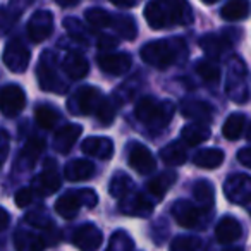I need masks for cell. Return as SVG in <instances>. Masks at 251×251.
<instances>
[{
	"instance_id": "f907efd6",
	"label": "cell",
	"mask_w": 251,
	"mask_h": 251,
	"mask_svg": "<svg viewBox=\"0 0 251 251\" xmlns=\"http://www.w3.org/2000/svg\"><path fill=\"white\" fill-rule=\"evenodd\" d=\"M33 2H36V0H11V4H9V5H11L14 11H18V12H21V14H23V11H25V9H28Z\"/></svg>"
},
{
	"instance_id": "9c48e42d",
	"label": "cell",
	"mask_w": 251,
	"mask_h": 251,
	"mask_svg": "<svg viewBox=\"0 0 251 251\" xmlns=\"http://www.w3.org/2000/svg\"><path fill=\"white\" fill-rule=\"evenodd\" d=\"M26 105L25 90L18 84L0 86V112L5 117H16L23 112Z\"/></svg>"
},
{
	"instance_id": "9a60e30c",
	"label": "cell",
	"mask_w": 251,
	"mask_h": 251,
	"mask_svg": "<svg viewBox=\"0 0 251 251\" xmlns=\"http://www.w3.org/2000/svg\"><path fill=\"white\" fill-rule=\"evenodd\" d=\"M73 241L79 251H97L101 246L103 234L95 224H84L74 232Z\"/></svg>"
},
{
	"instance_id": "6da1fadb",
	"label": "cell",
	"mask_w": 251,
	"mask_h": 251,
	"mask_svg": "<svg viewBox=\"0 0 251 251\" xmlns=\"http://www.w3.org/2000/svg\"><path fill=\"white\" fill-rule=\"evenodd\" d=\"M145 19L153 29L188 26L193 23V11L188 0H151L145 7Z\"/></svg>"
},
{
	"instance_id": "f6af8a7d",
	"label": "cell",
	"mask_w": 251,
	"mask_h": 251,
	"mask_svg": "<svg viewBox=\"0 0 251 251\" xmlns=\"http://www.w3.org/2000/svg\"><path fill=\"white\" fill-rule=\"evenodd\" d=\"M33 196H35V191H33L31 188H21L18 193H16L14 201L19 208H25V206H28L29 203L33 201Z\"/></svg>"
},
{
	"instance_id": "8d00e7d4",
	"label": "cell",
	"mask_w": 251,
	"mask_h": 251,
	"mask_svg": "<svg viewBox=\"0 0 251 251\" xmlns=\"http://www.w3.org/2000/svg\"><path fill=\"white\" fill-rule=\"evenodd\" d=\"M193 196H195L196 203H200V206L208 208V205L213 203V184L205 181V179H201L193 188Z\"/></svg>"
},
{
	"instance_id": "bcb514c9",
	"label": "cell",
	"mask_w": 251,
	"mask_h": 251,
	"mask_svg": "<svg viewBox=\"0 0 251 251\" xmlns=\"http://www.w3.org/2000/svg\"><path fill=\"white\" fill-rule=\"evenodd\" d=\"M26 220H28L29 224H33L35 227H42V229L43 227H52V220H50L42 210H38V212H35V213H29V215L26 217Z\"/></svg>"
},
{
	"instance_id": "8fae6325",
	"label": "cell",
	"mask_w": 251,
	"mask_h": 251,
	"mask_svg": "<svg viewBox=\"0 0 251 251\" xmlns=\"http://www.w3.org/2000/svg\"><path fill=\"white\" fill-rule=\"evenodd\" d=\"M59 188H60V177L55 169V162H53L52 158H49L43 172L36 176L35 181H33L31 189L42 196H50L55 191H59Z\"/></svg>"
},
{
	"instance_id": "7bdbcfd3",
	"label": "cell",
	"mask_w": 251,
	"mask_h": 251,
	"mask_svg": "<svg viewBox=\"0 0 251 251\" xmlns=\"http://www.w3.org/2000/svg\"><path fill=\"white\" fill-rule=\"evenodd\" d=\"M200 241L191 236H177L171 243V251H196Z\"/></svg>"
},
{
	"instance_id": "836d02e7",
	"label": "cell",
	"mask_w": 251,
	"mask_h": 251,
	"mask_svg": "<svg viewBox=\"0 0 251 251\" xmlns=\"http://www.w3.org/2000/svg\"><path fill=\"white\" fill-rule=\"evenodd\" d=\"M112 28L117 29V33L124 40H134L138 36V26L131 16H114V21H112Z\"/></svg>"
},
{
	"instance_id": "ba28073f",
	"label": "cell",
	"mask_w": 251,
	"mask_h": 251,
	"mask_svg": "<svg viewBox=\"0 0 251 251\" xmlns=\"http://www.w3.org/2000/svg\"><path fill=\"white\" fill-rule=\"evenodd\" d=\"M29 59H31V53L19 38L7 42L2 53V60L11 73H25L29 66Z\"/></svg>"
},
{
	"instance_id": "b9f144b4",
	"label": "cell",
	"mask_w": 251,
	"mask_h": 251,
	"mask_svg": "<svg viewBox=\"0 0 251 251\" xmlns=\"http://www.w3.org/2000/svg\"><path fill=\"white\" fill-rule=\"evenodd\" d=\"M64 28L67 29V33H69L73 38L81 40V42H86V40L90 38V31H88V29L83 26V23L77 21L76 18L64 19Z\"/></svg>"
},
{
	"instance_id": "db71d44e",
	"label": "cell",
	"mask_w": 251,
	"mask_h": 251,
	"mask_svg": "<svg viewBox=\"0 0 251 251\" xmlns=\"http://www.w3.org/2000/svg\"><path fill=\"white\" fill-rule=\"evenodd\" d=\"M55 4H59L60 7H73L77 4V0H55Z\"/></svg>"
},
{
	"instance_id": "9f6ffc18",
	"label": "cell",
	"mask_w": 251,
	"mask_h": 251,
	"mask_svg": "<svg viewBox=\"0 0 251 251\" xmlns=\"http://www.w3.org/2000/svg\"><path fill=\"white\" fill-rule=\"evenodd\" d=\"M230 251H241V250H230Z\"/></svg>"
},
{
	"instance_id": "816d5d0a",
	"label": "cell",
	"mask_w": 251,
	"mask_h": 251,
	"mask_svg": "<svg viewBox=\"0 0 251 251\" xmlns=\"http://www.w3.org/2000/svg\"><path fill=\"white\" fill-rule=\"evenodd\" d=\"M9 222H11V215H9L7 210L0 206V230H4L9 226Z\"/></svg>"
},
{
	"instance_id": "cb8c5ba5",
	"label": "cell",
	"mask_w": 251,
	"mask_h": 251,
	"mask_svg": "<svg viewBox=\"0 0 251 251\" xmlns=\"http://www.w3.org/2000/svg\"><path fill=\"white\" fill-rule=\"evenodd\" d=\"M62 69L71 79H83L88 73H90V64L81 53L71 52L62 60Z\"/></svg>"
},
{
	"instance_id": "5bb4252c",
	"label": "cell",
	"mask_w": 251,
	"mask_h": 251,
	"mask_svg": "<svg viewBox=\"0 0 251 251\" xmlns=\"http://www.w3.org/2000/svg\"><path fill=\"white\" fill-rule=\"evenodd\" d=\"M155 203L148 198L147 195H141V193H129L127 196L121 198V208L122 213L126 215H134V217H148L153 212Z\"/></svg>"
},
{
	"instance_id": "e575fe53",
	"label": "cell",
	"mask_w": 251,
	"mask_h": 251,
	"mask_svg": "<svg viewBox=\"0 0 251 251\" xmlns=\"http://www.w3.org/2000/svg\"><path fill=\"white\" fill-rule=\"evenodd\" d=\"M195 71L205 83H210V84H219L220 77H222V73H220L219 66L210 62V60H198L195 66Z\"/></svg>"
},
{
	"instance_id": "4fadbf2b",
	"label": "cell",
	"mask_w": 251,
	"mask_h": 251,
	"mask_svg": "<svg viewBox=\"0 0 251 251\" xmlns=\"http://www.w3.org/2000/svg\"><path fill=\"white\" fill-rule=\"evenodd\" d=\"M53 33V16L49 11H36L28 21V35L35 43H42Z\"/></svg>"
},
{
	"instance_id": "ee69618b",
	"label": "cell",
	"mask_w": 251,
	"mask_h": 251,
	"mask_svg": "<svg viewBox=\"0 0 251 251\" xmlns=\"http://www.w3.org/2000/svg\"><path fill=\"white\" fill-rule=\"evenodd\" d=\"M77 195L81 198V205L86 206V208H95L98 203V196L93 189L86 188V189H77Z\"/></svg>"
},
{
	"instance_id": "f1b7e54d",
	"label": "cell",
	"mask_w": 251,
	"mask_h": 251,
	"mask_svg": "<svg viewBox=\"0 0 251 251\" xmlns=\"http://www.w3.org/2000/svg\"><path fill=\"white\" fill-rule=\"evenodd\" d=\"M250 14V2L248 0H229L220 11V16L226 21H243Z\"/></svg>"
},
{
	"instance_id": "d4e9b609",
	"label": "cell",
	"mask_w": 251,
	"mask_h": 251,
	"mask_svg": "<svg viewBox=\"0 0 251 251\" xmlns=\"http://www.w3.org/2000/svg\"><path fill=\"white\" fill-rule=\"evenodd\" d=\"M95 174V165L86 158H76V160L69 162L64 169V176L67 181H86Z\"/></svg>"
},
{
	"instance_id": "2e32d148",
	"label": "cell",
	"mask_w": 251,
	"mask_h": 251,
	"mask_svg": "<svg viewBox=\"0 0 251 251\" xmlns=\"http://www.w3.org/2000/svg\"><path fill=\"white\" fill-rule=\"evenodd\" d=\"M98 67L103 71L105 74H110V76H121V74L127 73L133 64L129 53L119 52V53H101L97 59Z\"/></svg>"
},
{
	"instance_id": "4dcf8cb0",
	"label": "cell",
	"mask_w": 251,
	"mask_h": 251,
	"mask_svg": "<svg viewBox=\"0 0 251 251\" xmlns=\"http://www.w3.org/2000/svg\"><path fill=\"white\" fill-rule=\"evenodd\" d=\"M181 136L188 145L196 147V145H200V143H203V141L208 140V138L212 136V131H210L208 126L193 122V124L184 126V129H182Z\"/></svg>"
},
{
	"instance_id": "60d3db41",
	"label": "cell",
	"mask_w": 251,
	"mask_h": 251,
	"mask_svg": "<svg viewBox=\"0 0 251 251\" xmlns=\"http://www.w3.org/2000/svg\"><path fill=\"white\" fill-rule=\"evenodd\" d=\"M21 18V12L14 11L11 5L0 7V35L11 31L12 26L18 23V19Z\"/></svg>"
},
{
	"instance_id": "7402d4cb",
	"label": "cell",
	"mask_w": 251,
	"mask_h": 251,
	"mask_svg": "<svg viewBox=\"0 0 251 251\" xmlns=\"http://www.w3.org/2000/svg\"><path fill=\"white\" fill-rule=\"evenodd\" d=\"M81 150L86 155L97 157L100 160H108L114 155V143L108 138H86L81 145Z\"/></svg>"
},
{
	"instance_id": "e0dca14e",
	"label": "cell",
	"mask_w": 251,
	"mask_h": 251,
	"mask_svg": "<svg viewBox=\"0 0 251 251\" xmlns=\"http://www.w3.org/2000/svg\"><path fill=\"white\" fill-rule=\"evenodd\" d=\"M200 47L210 59H222L232 49V40L224 33H210V35L201 36Z\"/></svg>"
},
{
	"instance_id": "7c38bea8",
	"label": "cell",
	"mask_w": 251,
	"mask_h": 251,
	"mask_svg": "<svg viewBox=\"0 0 251 251\" xmlns=\"http://www.w3.org/2000/svg\"><path fill=\"white\" fill-rule=\"evenodd\" d=\"M129 165L141 176H150L157 169V162L151 151L141 143L129 145Z\"/></svg>"
},
{
	"instance_id": "d6a6232c",
	"label": "cell",
	"mask_w": 251,
	"mask_h": 251,
	"mask_svg": "<svg viewBox=\"0 0 251 251\" xmlns=\"http://www.w3.org/2000/svg\"><path fill=\"white\" fill-rule=\"evenodd\" d=\"M160 158L169 165H182L188 160V150L181 141H172L162 148Z\"/></svg>"
},
{
	"instance_id": "603a6c76",
	"label": "cell",
	"mask_w": 251,
	"mask_h": 251,
	"mask_svg": "<svg viewBox=\"0 0 251 251\" xmlns=\"http://www.w3.org/2000/svg\"><path fill=\"white\" fill-rule=\"evenodd\" d=\"M243 236V227L234 217H224L215 227V237L220 244H230Z\"/></svg>"
},
{
	"instance_id": "ac0fdd59",
	"label": "cell",
	"mask_w": 251,
	"mask_h": 251,
	"mask_svg": "<svg viewBox=\"0 0 251 251\" xmlns=\"http://www.w3.org/2000/svg\"><path fill=\"white\" fill-rule=\"evenodd\" d=\"M176 181H177V174L172 171L160 172L157 177L151 179L147 184V191L151 201H160V200H164L165 193L172 188V184H174Z\"/></svg>"
},
{
	"instance_id": "11a10c76",
	"label": "cell",
	"mask_w": 251,
	"mask_h": 251,
	"mask_svg": "<svg viewBox=\"0 0 251 251\" xmlns=\"http://www.w3.org/2000/svg\"><path fill=\"white\" fill-rule=\"evenodd\" d=\"M203 4H215V2H219V0H201Z\"/></svg>"
},
{
	"instance_id": "484cf974",
	"label": "cell",
	"mask_w": 251,
	"mask_h": 251,
	"mask_svg": "<svg viewBox=\"0 0 251 251\" xmlns=\"http://www.w3.org/2000/svg\"><path fill=\"white\" fill-rule=\"evenodd\" d=\"M81 206L83 205H81V198H79V195H77V191H69V193H66V195H62L55 201V212L59 213L62 219L71 220L77 215Z\"/></svg>"
},
{
	"instance_id": "7dc6e473",
	"label": "cell",
	"mask_w": 251,
	"mask_h": 251,
	"mask_svg": "<svg viewBox=\"0 0 251 251\" xmlns=\"http://www.w3.org/2000/svg\"><path fill=\"white\" fill-rule=\"evenodd\" d=\"M9 155V133L4 129H0V167L5 162Z\"/></svg>"
},
{
	"instance_id": "681fc988",
	"label": "cell",
	"mask_w": 251,
	"mask_h": 251,
	"mask_svg": "<svg viewBox=\"0 0 251 251\" xmlns=\"http://www.w3.org/2000/svg\"><path fill=\"white\" fill-rule=\"evenodd\" d=\"M237 160H239L244 167H251V148L244 147L243 150H239V153H237Z\"/></svg>"
},
{
	"instance_id": "ab89813d",
	"label": "cell",
	"mask_w": 251,
	"mask_h": 251,
	"mask_svg": "<svg viewBox=\"0 0 251 251\" xmlns=\"http://www.w3.org/2000/svg\"><path fill=\"white\" fill-rule=\"evenodd\" d=\"M84 18H86V21L93 28H112V21H114V18L105 9H98V7L88 9L84 12Z\"/></svg>"
},
{
	"instance_id": "83f0119b",
	"label": "cell",
	"mask_w": 251,
	"mask_h": 251,
	"mask_svg": "<svg viewBox=\"0 0 251 251\" xmlns=\"http://www.w3.org/2000/svg\"><path fill=\"white\" fill-rule=\"evenodd\" d=\"M224 158L226 155L219 148H205V150L196 151L193 162L201 169H217L224 164Z\"/></svg>"
},
{
	"instance_id": "d6986e66",
	"label": "cell",
	"mask_w": 251,
	"mask_h": 251,
	"mask_svg": "<svg viewBox=\"0 0 251 251\" xmlns=\"http://www.w3.org/2000/svg\"><path fill=\"white\" fill-rule=\"evenodd\" d=\"M181 112L184 117L191 119V121H196L198 124L212 122V119H213L212 105H208L206 101H200V100H184L181 103Z\"/></svg>"
},
{
	"instance_id": "277c9868",
	"label": "cell",
	"mask_w": 251,
	"mask_h": 251,
	"mask_svg": "<svg viewBox=\"0 0 251 251\" xmlns=\"http://www.w3.org/2000/svg\"><path fill=\"white\" fill-rule=\"evenodd\" d=\"M36 77L42 90L52 91V93H66L67 83L57 73V59L52 52H43L36 66Z\"/></svg>"
},
{
	"instance_id": "1f68e13d",
	"label": "cell",
	"mask_w": 251,
	"mask_h": 251,
	"mask_svg": "<svg viewBox=\"0 0 251 251\" xmlns=\"http://www.w3.org/2000/svg\"><path fill=\"white\" fill-rule=\"evenodd\" d=\"M244 129H246V115L244 114H230L227 121L224 122L222 134L229 141H236L243 136Z\"/></svg>"
},
{
	"instance_id": "4316f807",
	"label": "cell",
	"mask_w": 251,
	"mask_h": 251,
	"mask_svg": "<svg viewBox=\"0 0 251 251\" xmlns=\"http://www.w3.org/2000/svg\"><path fill=\"white\" fill-rule=\"evenodd\" d=\"M14 246L18 251H43V248H45V239L35 232L19 230L14 236Z\"/></svg>"
},
{
	"instance_id": "52a82bcc",
	"label": "cell",
	"mask_w": 251,
	"mask_h": 251,
	"mask_svg": "<svg viewBox=\"0 0 251 251\" xmlns=\"http://www.w3.org/2000/svg\"><path fill=\"white\" fill-rule=\"evenodd\" d=\"M103 95L95 86H83L69 98L67 108L74 115H91L100 107Z\"/></svg>"
},
{
	"instance_id": "f546056e",
	"label": "cell",
	"mask_w": 251,
	"mask_h": 251,
	"mask_svg": "<svg viewBox=\"0 0 251 251\" xmlns=\"http://www.w3.org/2000/svg\"><path fill=\"white\" fill-rule=\"evenodd\" d=\"M133 189H134V182L127 174L119 171L112 176L110 184H108V193H110L114 198H119V200L124 198V196H127L129 193H133Z\"/></svg>"
},
{
	"instance_id": "5b68a950",
	"label": "cell",
	"mask_w": 251,
	"mask_h": 251,
	"mask_svg": "<svg viewBox=\"0 0 251 251\" xmlns=\"http://www.w3.org/2000/svg\"><path fill=\"white\" fill-rule=\"evenodd\" d=\"M226 90L229 98L236 103H246L250 98V88H248V69L246 64L239 57H232L229 62V73H227Z\"/></svg>"
},
{
	"instance_id": "30bf717a",
	"label": "cell",
	"mask_w": 251,
	"mask_h": 251,
	"mask_svg": "<svg viewBox=\"0 0 251 251\" xmlns=\"http://www.w3.org/2000/svg\"><path fill=\"white\" fill-rule=\"evenodd\" d=\"M227 200L237 205H248L251 198V179L248 174H232L224 182Z\"/></svg>"
},
{
	"instance_id": "3957f363",
	"label": "cell",
	"mask_w": 251,
	"mask_h": 251,
	"mask_svg": "<svg viewBox=\"0 0 251 251\" xmlns=\"http://www.w3.org/2000/svg\"><path fill=\"white\" fill-rule=\"evenodd\" d=\"M134 114L140 122L153 131H160L171 124L174 117V105L167 100H155L151 97H143L138 101Z\"/></svg>"
},
{
	"instance_id": "8992f818",
	"label": "cell",
	"mask_w": 251,
	"mask_h": 251,
	"mask_svg": "<svg viewBox=\"0 0 251 251\" xmlns=\"http://www.w3.org/2000/svg\"><path fill=\"white\" fill-rule=\"evenodd\" d=\"M172 217L186 229H203L210 219L208 208H203L188 200H177L172 205Z\"/></svg>"
},
{
	"instance_id": "ffe728a7",
	"label": "cell",
	"mask_w": 251,
	"mask_h": 251,
	"mask_svg": "<svg viewBox=\"0 0 251 251\" xmlns=\"http://www.w3.org/2000/svg\"><path fill=\"white\" fill-rule=\"evenodd\" d=\"M83 127L79 124H67L62 129H59V133L55 134L53 140V147L59 153H69L71 148L76 145V141L79 140Z\"/></svg>"
},
{
	"instance_id": "74e56055",
	"label": "cell",
	"mask_w": 251,
	"mask_h": 251,
	"mask_svg": "<svg viewBox=\"0 0 251 251\" xmlns=\"http://www.w3.org/2000/svg\"><path fill=\"white\" fill-rule=\"evenodd\" d=\"M35 119L40 127H43V129H52L53 126L57 124V121H59V114H57L55 108L50 107V105H38V108H36V112H35Z\"/></svg>"
},
{
	"instance_id": "44dd1931",
	"label": "cell",
	"mask_w": 251,
	"mask_h": 251,
	"mask_svg": "<svg viewBox=\"0 0 251 251\" xmlns=\"http://www.w3.org/2000/svg\"><path fill=\"white\" fill-rule=\"evenodd\" d=\"M43 150H45V141L38 136H33L29 138L28 141L25 143L21 150V155L18 158V164L21 169H31L33 165L36 164L40 157H42Z\"/></svg>"
},
{
	"instance_id": "f35d334b",
	"label": "cell",
	"mask_w": 251,
	"mask_h": 251,
	"mask_svg": "<svg viewBox=\"0 0 251 251\" xmlns=\"http://www.w3.org/2000/svg\"><path fill=\"white\" fill-rule=\"evenodd\" d=\"M134 241L126 230H115L112 234L110 241H108V246L105 251H133Z\"/></svg>"
},
{
	"instance_id": "f5cc1de1",
	"label": "cell",
	"mask_w": 251,
	"mask_h": 251,
	"mask_svg": "<svg viewBox=\"0 0 251 251\" xmlns=\"http://www.w3.org/2000/svg\"><path fill=\"white\" fill-rule=\"evenodd\" d=\"M110 2L121 9H131L138 4V0H110Z\"/></svg>"
},
{
	"instance_id": "7a4b0ae2",
	"label": "cell",
	"mask_w": 251,
	"mask_h": 251,
	"mask_svg": "<svg viewBox=\"0 0 251 251\" xmlns=\"http://www.w3.org/2000/svg\"><path fill=\"white\" fill-rule=\"evenodd\" d=\"M140 55L148 66L164 71L176 64H181L188 57V47L182 38H162L148 42L141 47Z\"/></svg>"
},
{
	"instance_id": "d590c367",
	"label": "cell",
	"mask_w": 251,
	"mask_h": 251,
	"mask_svg": "<svg viewBox=\"0 0 251 251\" xmlns=\"http://www.w3.org/2000/svg\"><path fill=\"white\" fill-rule=\"evenodd\" d=\"M119 103L115 101V98H103L100 103V107L97 108V119L100 121L101 126H110L114 122L115 115H117Z\"/></svg>"
},
{
	"instance_id": "c3c4849f",
	"label": "cell",
	"mask_w": 251,
	"mask_h": 251,
	"mask_svg": "<svg viewBox=\"0 0 251 251\" xmlns=\"http://www.w3.org/2000/svg\"><path fill=\"white\" fill-rule=\"evenodd\" d=\"M117 38L115 36H108V35H101L100 38H98V47H100L101 50H110L114 49L115 45H117Z\"/></svg>"
}]
</instances>
